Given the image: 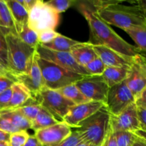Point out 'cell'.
I'll return each instance as SVG.
<instances>
[{
	"label": "cell",
	"mask_w": 146,
	"mask_h": 146,
	"mask_svg": "<svg viewBox=\"0 0 146 146\" xmlns=\"http://www.w3.org/2000/svg\"><path fill=\"white\" fill-rule=\"evenodd\" d=\"M134 102V96L124 80L108 88L105 106L111 115H117Z\"/></svg>",
	"instance_id": "8"
},
{
	"label": "cell",
	"mask_w": 146,
	"mask_h": 146,
	"mask_svg": "<svg viewBox=\"0 0 146 146\" xmlns=\"http://www.w3.org/2000/svg\"><path fill=\"white\" fill-rule=\"evenodd\" d=\"M80 41L70 38L68 37L64 36L61 34H58L55 38L50 43L45 44H40L41 46L48 49L55 51H61V52H70L73 46L76 44H78Z\"/></svg>",
	"instance_id": "21"
},
{
	"label": "cell",
	"mask_w": 146,
	"mask_h": 146,
	"mask_svg": "<svg viewBox=\"0 0 146 146\" xmlns=\"http://www.w3.org/2000/svg\"><path fill=\"white\" fill-rule=\"evenodd\" d=\"M6 4L11 12L15 27V31L28 24L29 12L17 0H7Z\"/></svg>",
	"instance_id": "19"
},
{
	"label": "cell",
	"mask_w": 146,
	"mask_h": 146,
	"mask_svg": "<svg viewBox=\"0 0 146 146\" xmlns=\"http://www.w3.org/2000/svg\"><path fill=\"white\" fill-rule=\"evenodd\" d=\"M81 141H83L82 138L78 131L76 130V131H72L70 135H68L62 142L54 146H76Z\"/></svg>",
	"instance_id": "34"
},
{
	"label": "cell",
	"mask_w": 146,
	"mask_h": 146,
	"mask_svg": "<svg viewBox=\"0 0 146 146\" xmlns=\"http://www.w3.org/2000/svg\"><path fill=\"white\" fill-rule=\"evenodd\" d=\"M93 48L106 67L130 68L133 61L134 57L124 56L104 46H93Z\"/></svg>",
	"instance_id": "16"
},
{
	"label": "cell",
	"mask_w": 146,
	"mask_h": 146,
	"mask_svg": "<svg viewBox=\"0 0 146 146\" xmlns=\"http://www.w3.org/2000/svg\"><path fill=\"white\" fill-rule=\"evenodd\" d=\"M57 91H58L61 95L71 101L74 105H79V104H85V103L91 101L81 92V91L78 89L75 84H70L66 86L63 87L57 90Z\"/></svg>",
	"instance_id": "24"
},
{
	"label": "cell",
	"mask_w": 146,
	"mask_h": 146,
	"mask_svg": "<svg viewBox=\"0 0 146 146\" xmlns=\"http://www.w3.org/2000/svg\"><path fill=\"white\" fill-rule=\"evenodd\" d=\"M0 146H9V143H8L0 142Z\"/></svg>",
	"instance_id": "47"
},
{
	"label": "cell",
	"mask_w": 146,
	"mask_h": 146,
	"mask_svg": "<svg viewBox=\"0 0 146 146\" xmlns=\"http://www.w3.org/2000/svg\"><path fill=\"white\" fill-rule=\"evenodd\" d=\"M114 135L118 146H132L138 138L135 133L131 131H116Z\"/></svg>",
	"instance_id": "29"
},
{
	"label": "cell",
	"mask_w": 146,
	"mask_h": 146,
	"mask_svg": "<svg viewBox=\"0 0 146 146\" xmlns=\"http://www.w3.org/2000/svg\"><path fill=\"white\" fill-rule=\"evenodd\" d=\"M81 92L91 101L106 102L108 88L102 76H86L75 83Z\"/></svg>",
	"instance_id": "9"
},
{
	"label": "cell",
	"mask_w": 146,
	"mask_h": 146,
	"mask_svg": "<svg viewBox=\"0 0 146 146\" xmlns=\"http://www.w3.org/2000/svg\"><path fill=\"white\" fill-rule=\"evenodd\" d=\"M0 76H9L10 77V78H12V79H14V81H16L14 77L12 76V74L9 72L8 68H7V67H6L5 66L1 63V61H0Z\"/></svg>",
	"instance_id": "43"
},
{
	"label": "cell",
	"mask_w": 146,
	"mask_h": 146,
	"mask_svg": "<svg viewBox=\"0 0 146 146\" xmlns=\"http://www.w3.org/2000/svg\"><path fill=\"white\" fill-rule=\"evenodd\" d=\"M81 11L88 22L90 36L88 43L93 46H104L119 54L134 57L141 54L137 47L129 44L116 34L108 24L98 17L96 11L89 5H78Z\"/></svg>",
	"instance_id": "1"
},
{
	"label": "cell",
	"mask_w": 146,
	"mask_h": 146,
	"mask_svg": "<svg viewBox=\"0 0 146 146\" xmlns=\"http://www.w3.org/2000/svg\"><path fill=\"white\" fill-rule=\"evenodd\" d=\"M29 136V134L27 131H19L10 134L9 146H24Z\"/></svg>",
	"instance_id": "32"
},
{
	"label": "cell",
	"mask_w": 146,
	"mask_h": 146,
	"mask_svg": "<svg viewBox=\"0 0 146 146\" xmlns=\"http://www.w3.org/2000/svg\"><path fill=\"white\" fill-rule=\"evenodd\" d=\"M36 51L41 58L54 63L65 69L84 76H90L85 68L76 61L70 52L52 51L41 46L39 44L36 47Z\"/></svg>",
	"instance_id": "10"
},
{
	"label": "cell",
	"mask_w": 146,
	"mask_h": 146,
	"mask_svg": "<svg viewBox=\"0 0 146 146\" xmlns=\"http://www.w3.org/2000/svg\"><path fill=\"white\" fill-rule=\"evenodd\" d=\"M59 23V14L51 9L46 3L37 0L29 11L28 27L37 34L45 30H55Z\"/></svg>",
	"instance_id": "6"
},
{
	"label": "cell",
	"mask_w": 146,
	"mask_h": 146,
	"mask_svg": "<svg viewBox=\"0 0 146 146\" xmlns=\"http://www.w3.org/2000/svg\"><path fill=\"white\" fill-rule=\"evenodd\" d=\"M0 61L8 68L7 44V40H6L5 31H4V28L1 27H0Z\"/></svg>",
	"instance_id": "33"
},
{
	"label": "cell",
	"mask_w": 146,
	"mask_h": 146,
	"mask_svg": "<svg viewBox=\"0 0 146 146\" xmlns=\"http://www.w3.org/2000/svg\"><path fill=\"white\" fill-rule=\"evenodd\" d=\"M58 123L60 122L54 118L52 114L50 113L46 109L41 106L36 117L31 123V129L34 130L35 132V131L55 125Z\"/></svg>",
	"instance_id": "23"
},
{
	"label": "cell",
	"mask_w": 146,
	"mask_h": 146,
	"mask_svg": "<svg viewBox=\"0 0 146 146\" xmlns=\"http://www.w3.org/2000/svg\"><path fill=\"white\" fill-rule=\"evenodd\" d=\"M121 2L113 1L95 11L106 24H112L123 30L133 27H146L145 1H133V6L121 5Z\"/></svg>",
	"instance_id": "2"
},
{
	"label": "cell",
	"mask_w": 146,
	"mask_h": 146,
	"mask_svg": "<svg viewBox=\"0 0 146 146\" xmlns=\"http://www.w3.org/2000/svg\"><path fill=\"white\" fill-rule=\"evenodd\" d=\"M0 27L15 31V27L8 6L4 0H0Z\"/></svg>",
	"instance_id": "28"
},
{
	"label": "cell",
	"mask_w": 146,
	"mask_h": 146,
	"mask_svg": "<svg viewBox=\"0 0 146 146\" xmlns=\"http://www.w3.org/2000/svg\"><path fill=\"white\" fill-rule=\"evenodd\" d=\"M111 128L113 132H135L138 130H142L137 117L135 103L131 104L118 115H111Z\"/></svg>",
	"instance_id": "12"
},
{
	"label": "cell",
	"mask_w": 146,
	"mask_h": 146,
	"mask_svg": "<svg viewBox=\"0 0 146 146\" xmlns=\"http://www.w3.org/2000/svg\"><path fill=\"white\" fill-rule=\"evenodd\" d=\"M36 61L44 80L45 88L48 89L57 91L70 84H75L84 77V76L77 74L54 63L43 59L38 54Z\"/></svg>",
	"instance_id": "5"
},
{
	"label": "cell",
	"mask_w": 146,
	"mask_h": 146,
	"mask_svg": "<svg viewBox=\"0 0 146 146\" xmlns=\"http://www.w3.org/2000/svg\"><path fill=\"white\" fill-rule=\"evenodd\" d=\"M136 113L141 129L146 131V106H136Z\"/></svg>",
	"instance_id": "37"
},
{
	"label": "cell",
	"mask_w": 146,
	"mask_h": 146,
	"mask_svg": "<svg viewBox=\"0 0 146 146\" xmlns=\"http://www.w3.org/2000/svg\"><path fill=\"white\" fill-rule=\"evenodd\" d=\"M0 25H1V24H0Z\"/></svg>",
	"instance_id": "48"
},
{
	"label": "cell",
	"mask_w": 146,
	"mask_h": 146,
	"mask_svg": "<svg viewBox=\"0 0 146 146\" xmlns=\"http://www.w3.org/2000/svg\"><path fill=\"white\" fill-rule=\"evenodd\" d=\"M101 146H118L117 145L116 141H115L114 132L111 130V128L109 133L108 134V135L106 138L105 141H104V143L102 144Z\"/></svg>",
	"instance_id": "40"
},
{
	"label": "cell",
	"mask_w": 146,
	"mask_h": 146,
	"mask_svg": "<svg viewBox=\"0 0 146 146\" xmlns=\"http://www.w3.org/2000/svg\"><path fill=\"white\" fill-rule=\"evenodd\" d=\"M11 96L7 108L4 110H14L27 104L33 98L28 88L19 82H16L11 86Z\"/></svg>",
	"instance_id": "17"
},
{
	"label": "cell",
	"mask_w": 146,
	"mask_h": 146,
	"mask_svg": "<svg viewBox=\"0 0 146 146\" xmlns=\"http://www.w3.org/2000/svg\"><path fill=\"white\" fill-rule=\"evenodd\" d=\"M38 104L46 109L59 122H63L66 115L74 105L58 91L44 87L35 97Z\"/></svg>",
	"instance_id": "7"
},
{
	"label": "cell",
	"mask_w": 146,
	"mask_h": 146,
	"mask_svg": "<svg viewBox=\"0 0 146 146\" xmlns=\"http://www.w3.org/2000/svg\"><path fill=\"white\" fill-rule=\"evenodd\" d=\"M41 108V106L38 104L36 99L33 97L31 99L29 100L28 102L24 106L14 110L25 117L30 122L32 123L39 112Z\"/></svg>",
	"instance_id": "26"
},
{
	"label": "cell",
	"mask_w": 146,
	"mask_h": 146,
	"mask_svg": "<svg viewBox=\"0 0 146 146\" xmlns=\"http://www.w3.org/2000/svg\"><path fill=\"white\" fill-rule=\"evenodd\" d=\"M104 106L105 104L96 101H89L85 104L74 106L66 115L63 122L66 123L70 128H77L80 123L91 116Z\"/></svg>",
	"instance_id": "15"
},
{
	"label": "cell",
	"mask_w": 146,
	"mask_h": 146,
	"mask_svg": "<svg viewBox=\"0 0 146 146\" xmlns=\"http://www.w3.org/2000/svg\"><path fill=\"white\" fill-rule=\"evenodd\" d=\"M0 130L9 134L19 131V130L17 127L14 126L9 120L3 118L1 115H0Z\"/></svg>",
	"instance_id": "36"
},
{
	"label": "cell",
	"mask_w": 146,
	"mask_h": 146,
	"mask_svg": "<svg viewBox=\"0 0 146 146\" xmlns=\"http://www.w3.org/2000/svg\"><path fill=\"white\" fill-rule=\"evenodd\" d=\"M17 1H18L29 12V11L34 7V6L35 5L37 0H17Z\"/></svg>",
	"instance_id": "42"
},
{
	"label": "cell",
	"mask_w": 146,
	"mask_h": 146,
	"mask_svg": "<svg viewBox=\"0 0 146 146\" xmlns=\"http://www.w3.org/2000/svg\"><path fill=\"white\" fill-rule=\"evenodd\" d=\"M46 4L58 14L63 13L71 7L76 1L73 0H50L46 1Z\"/></svg>",
	"instance_id": "31"
},
{
	"label": "cell",
	"mask_w": 146,
	"mask_h": 146,
	"mask_svg": "<svg viewBox=\"0 0 146 146\" xmlns=\"http://www.w3.org/2000/svg\"><path fill=\"white\" fill-rule=\"evenodd\" d=\"M137 44V48L145 52L146 49V27H133L123 30Z\"/></svg>",
	"instance_id": "25"
},
{
	"label": "cell",
	"mask_w": 146,
	"mask_h": 146,
	"mask_svg": "<svg viewBox=\"0 0 146 146\" xmlns=\"http://www.w3.org/2000/svg\"><path fill=\"white\" fill-rule=\"evenodd\" d=\"M86 71L90 76H102L106 66L98 57L96 58L84 66Z\"/></svg>",
	"instance_id": "30"
},
{
	"label": "cell",
	"mask_w": 146,
	"mask_h": 146,
	"mask_svg": "<svg viewBox=\"0 0 146 146\" xmlns=\"http://www.w3.org/2000/svg\"><path fill=\"white\" fill-rule=\"evenodd\" d=\"M132 146H146V140L138 138Z\"/></svg>",
	"instance_id": "45"
},
{
	"label": "cell",
	"mask_w": 146,
	"mask_h": 146,
	"mask_svg": "<svg viewBox=\"0 0 146 146\" xmlns=\"http://www.w3.org/2000/svg\"><path fill=\"white\" fill-rule=\"evenodd\" d=\"M7 44L8 68L14 77L27 74L36 48L23 42L14 30L4 28Z\"/></svg>",
	"instance_id": "3"
},
{
	"label": "cell",
	"mask_w": 146,
	"mask_h": 146,
	"mask_svg": "<svg viewBox=\"0 0 146 146\" xmlns=\"http://www.w3.org/2000/svg\"><path fill=\"white\" fill-rule=\"evenodd\" d=\"M16 82L17 81L10 77L6 76H0V94L11 88Z\"/></svg>",
	"instance_id": "38"
},
{
	"label": "cell",
	"mask_w": 146,
	"mask_h": 146,
	"mask_svg": "<svg viewBox=\"0 0 146 146\" xmlns=\"http://www.w3.org/2000/svg\"><path fill=\"white\" fill-rule=\"evenodd\" d=\"M36 51H35L29 70L27 74L16 76L14 77L17 82L21 83L28 88L34 98H35L45 87L44 80L36 61Z\"/></svg>",
	"instance_id": "14"
},
{
	"label": "cell",
	"mask_w": 146,
	"mask_h": 146,
	"mask_svg": "<svg viewBox=\"0 0 146 146\" xmlns=\"http://www.w3.org/2000/svg\"><path fill=\"white\" fill-rule=\"evenodd\" d=\"M72 132L66 123L60 122L54 125L35 131L34 135L44 146H54L65 140Z\"/></svg>",
	"instance_id": "13"
},
{
	"label": "cell",
	"mask_w": 146,
	"mask_h": 146,
	"mask_svg": "<svg viewBox=\"0 0 146 146\" xmlns=\"http://www.w3.org/2000/svg\"><path fill=\"white\" fill-rule=\"evenodd\" d=\"M11 88L7 90L0 94V111L7 108L9 102L11 99Z\"/></svg>",
	"instance_id": "39"
},
{
	"label": "cell",
	"mask_w": 146,
	"mask_h": 146,
	"mask_svg": "<svg viewBox=\"0 0 146 146\" xmlns=\"http://www.w3.org/2000/svg\"><path fill=\"white\" fill-rule=\"evenodd\" d=\"M76 146H94V145H91V144L85 142V141H81V142L80 143H78Z\"/></svg>",
	"instance_id": "46"
},
{
	"label": "cell",
	"mask_w": 146,
	"mask_h": 146,
	"mask_svg": "<svg viewBox=\"0 0 146 146\" xmlns=\"http://www.w3.org/2000/svg\"><path fill=\"white\" fill-rule=\"evenodd\" d=\"M127 86L134 96L135 100L146 89L145 58L141 54L134 56L125 79Z\"/></svg>",
	"instance_id": "11"
},
{
	"label": "cell",
	"mask_w": 146,
	"mask_h": 146,
	"mask_svg": "<svg viewBox=\"0 0 146 146\" xmlns=\"http://www.w3.org/2000/svg\"><path fill=\"white\" fill-rule=\"evenodd\" d=\"M10 134L0 130V142L9 143Z\"/></svg>",
	"instance_id": "44"
},
{
	"label": "cell",
	"mask_w": 146,
	"mask_h": 146,
	"mask_svg": "<svg viewBox=\"0 0 146 146\" xmlns=\"http://www.w3.org/2000/svg\"><path fill=\"white\" fill-rule=\"evenodd\" d=\"M0 115L9 120L19 131L31 129V123L15 110L0 111Z\"/></svg>",
	"instance_id": "22"
},
{
	"label": "cell",
	"mask_w": 146,
	"mask_h": 146,
	"mask_svg": "<svg viewBox=\"0 0 146 146\" xmlns=\"http://www.w3.org/2000/svg\"><path fill=\"white\" fill-rule=\"evenodd\" d=\"M16 32L18 34L19 37L21 38V41L27 44L31 47L35 48L39 44L38 38V34L31 29L28 25H24L17 29Z\"/></svg>",
	"instance_id": "27"
},
{
	"label": "cell",
	"mask_w": 146,
	"mask_h": 146,
	"mask_svg": "<svg viewBox=\"0 0 146 146\" xmlns=\"http://www.w3.org/2000/svg\"><path fill=\"white\" fill-rule=\"evenodd\" d=\"M24 146H44L41 142L35 137V135H30L29 136L27 142Z\"/></svg>",
	"instance_id": "41"
},
{
	"label": "cell",
	"mask_w": 146,
	"mask_h": 146,
	"mask_svg": "<svg viewBox=\"0 0 146 146\" xmlns=\"http://www.w3.org/2000/svg\"><path fill=\"white\" fill-rule=\"evenodd\" d=\"M58 33L55 30H45L38 33V42L40 44H45L50 43L58 35Z\"/></svg>",
	"instance_id": "35"
},
{
	"label": "cell",
	"mask_w": 146,
	"mask_h": 146,
	"mask_svg": "<svg viewBox=\"0 0 146 146\" xmlns=\"http://www.w3.org/2000/svg\"><path fill=\"white\" fill-rule=\"evenodd\" d=\"M128 70L124 67H106L102 77L110 88L126 79Z\"/></svg>",
	"instance_id": "20"
},
{
	"label": "cell",
	"mask_w": 146,
	"mask_h": 146,
	"mask_svg": "<svg viewBox=\"0 0 146 146\" xmlns=\"http://www.w3.org/2000/svg\"><path fill=\"white\" fill-rule=\"evenodd\" d=\"M76 131L83 141L101 146L111 131V113L106 106L78 124Z\"/></svg>",
	"instance_id": "4"
},
{
	"label": "cell",
	"mask_w": 146,
	"mask_h": 146,
	"mask_svg": "<svg viewBox=\"0 0 146 146\" xmlns=\"http://www.w3.org/2000/svg\"><path fill=\"white\" fill-rule=\"evenodd\" d=\"M70 53L76 61L84 67L98 57L93 46L88 42H79L76 44Z\"/></svg>",
	"instance_id": "18"
}]
</instances>
